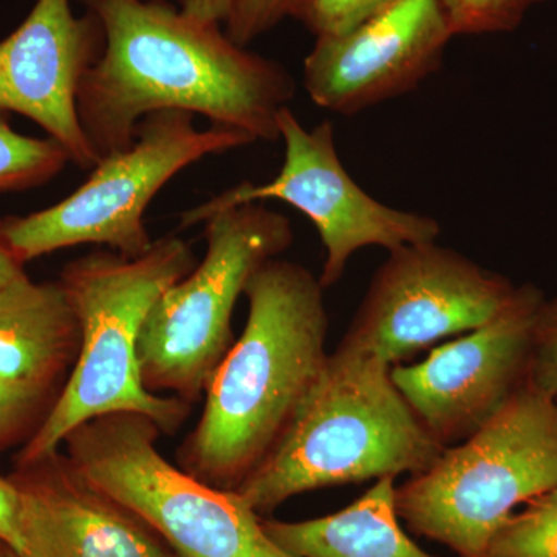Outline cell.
Instances as JSON below:
<instances>
[{
	"label": "cell",
	"mask_w": 557,
	"mask_h": 557,
	"mask_svg": "<svg viewBox=\"0 0 557 557\" xmlns=\"http://www.w3.org/2000/svg\"><path fill=\"white\" fill-rule=\"evenodd\" d=\"M398 0H295L289 16L314 38L338 36L383 13Z\"/></svg>",
	"instance_id": "cell-20"
},
{
	"label": "cell",
	"mask_w": 557,
	"mask_h": 557,
	"mask_svg": "<svg viewBox=\"0 0 557 557\" xmlns=\"http://www.w3.org/2000/svg\"><path fill=\"white\" fill-rule=\"evenodd\" d=\"M58 394L0 379V450L20 442L27 434L32 437L49 413Z\"/></svg>",
	"instance_id": "cell-21"
},
{
	"label": "cell",
	"mask_w": 557,
	"mask_h": 557,
	"mask_svg": "<svg viewBox=\"0 0 557 557\" xmlns=\"http://www.w3.org/2000/svg\"><path fill=\"white\" fill-rule=\"evenodd\" d=\"M528 386L557 398V296L544 299L534 321Z\"/></svg>",
	"instance_id": "cell-22"
},
{
	"label": "cell",
	"mask_w": 557,
	"mask_h": 557,
	"mask_svg": "<svg viewBox=\"0 0 557 557\" xmlns=\"http://www.w3.org/2000/svg\"><path fill=\"white\" fill-rule=\"evenodd\" d=\"M104 30L100 60L78 91L81 127L98 160L129 148L139 121L163 110L203 115L256 141L281 139L277 115L296 81L166 0H81Z\"/></svg>",
	"instance_id": "cell-1"
},
{
	"label": "cell",
	"mask_w": 557,
	"mask_h": 557,
	"mask_svg": "<svg viewBox=\"0 0 557 557\" xmlns=\"http://www.w3.org/2000/svg\"><path fill=\"white\" fill-rule=\"evenodd\" d=\"M102 50L100 21L90 11L75 16L70 0H38L0 40V110L35 121L86 171L100 160L81 127L78 91Z\"/></svg>",
	"instance_id": "cell-13"
},
{
	"label": "cell",
	"mask_w": 557,
	"mask_h": 557,
	"mask_svg": "<svg viewBox=\"0 0 557 557\" xmlns=\"http://www.w3.org/2000/svg\"><path fill=\"white\" fill-rule=\"evenodd\" d=\"M518 287L437 240L403 245L376 269L338 348L394 368L440 339L482 327Z\"/></svg>",
	"instance_id": "cell-10"
},
{
	"label": "cell",
	"mask_w": 557,
	"mask_h": 557,
	"mask_svg": "<svg viewBox=\"0 0 557 557\" xmlns=\"http://www.w3.org/2000/svg\"><path fill=\"white\" fill-rule=\"evenodd\" d=\"M79 346L78 317L60 282L22 274L0 288V379L57 392Z\"/></svg>",
	"instance_id": "cell-15"
},
{
	"label": "cell",
	"mask_w": 557,
	"mask_h": 557,
	"mask_svg": "<svg viewBox=\"0 0 557 557\" xmlns=\"http://www.w3.org/2000/svg\"><path fill=\"white\" fill-rule=\"evenodd\" d=\"M391 370L336 348L285 434L236 493L263 518L309 491L431 468L443 446L410 409Z\"/></svg>",
	"instance_id": "cell-4"
},
{
	"label": "cell",
	"mask_w": 557,
	"mask_h": 557,
	"mask_svg": "<svg viewBox=\"0 0 557 557\" xmlns=\"http://www.w3.org/2000/svg\"><path fill=\"white\" fill-rule=\"evenodd\" d=\"M161 435L152 418L119 412L86 421L62 445L90 483L145 520L177 557H293L236 491L170 463L157 448Z\"/></svg>",
	"instance_id": "cell-6"
},
{
	"label": "cell",
	"mask_w": 557,
	"mask_h": 557,
	"mask_svg": "<svg viewBox=\"0 0 557 557\" xmlns=\"http://www.w3.org/2000/svg\"><path fill=\"white\" fill-rule=\"evenodd\" d=\"M485 557H557V486L500 527Z\"/></svg>",
	"instance_id": "cell-18"
},
{
	"label": "cell",
	"mask_w": 557,
	"mask_h": 557,
	"mask_svg": "<svg viewBox=\"0 0 557 557\" xmlns=\"http://www.w3.org/2000/svg\"><path fill=\"white\" fill-rule=\"evenodd\" d=\"M395 482L376 480L354 504L322 518L262 519L263 530L293 557H438L418 547L403 530Z\"/></svg>",
	"instance_id": "cell-16"
},
{
	"label": "cell",
	"mask_w": 557,
	"mask_h": 557,
	"mask_svg": "<svg viewBox=\"0 0 557 557\" xmlns=\"http://www.w3.org/2000/svg\"><path fill=\"white\" fill-rule=\"evenodd\" d=\"M453 38L440 0H398L354 30L317 38L304 89L319 108L358 115L435 75Z\"/></svg>",
	"instance_id": "cell-12"
},
{
	"label": "cell",
	"mask_w": 557,
	"mask_h": 557,
	"mask_svg": "<svg viewBox=\"0 0 557 557\" xmlns=\"http://www.w3.org/2000/svg\"><path fill=\"white\" fill-rule=\"evenodd\" d=\"M555 486L557 401L525 386L485 426L395 487V509L413 533L458 557H485L515 508Z\"/></svg>",
	"instance_id": "cell-5"
},
{
	"label": "cell",
	"mask_w": 557,
	"mask_h": 557,
	"mask_svg": "<svg viewBox=\"0 0 557 557\" xmlns=\"http://www.w3.org/2000/svg\"><path fill=\"white\" fill-rule=\"evenodd\" d=\"M284 141V164L276 177L263 185L244 182L223 190L199 207L180 214V228L207 222L219 212L267 200L285 201L317 226L325 249L322 287H335L355 252L369 247L392 251L403 245L437 240V219L387 207L351 178L336 148L335 127L322 121L306 129L289 108L277 115Z\"/></svg>",
	"instance_id": "cell-9"
},
{
	"label": "cell",
	"mask_w": 557,
	"mask_h": 557,
	"mask_svg": "<svg viewBox=\"0 0 557 557\" xmlns=\"http://www.w3.org/2000/svg\"><path fill=\"white\" fill-rule=\"evenodd\" d=\"M454 36L515 32L544 0H440Z\"/></svg>",
	"instance_id": "cell-19"
},
{
	"label": "cell",
	"mask_w": 557,
	"mask_h": 557,
	"mask_svg": "<svg viewBox=\"0 0 557 557\" xmlns=\"http://www.w3.org/2000/svg\"><path fill=\"white\" fill-rule=\"evenodd\" d=\"M9 478L20 496L17 557H177L61 450L20 465Z\"/></svg>",
	"instance_id": "cell-14"
},
{
	"label": "cell",
	"mask_w": 557,
	"mask_h": 557,
	"mask_svg": "<svg viewBox=\"0 0 557 557\" xmlns=\"http://www.w3.org/2000/svg\"><path fill=\"white\" fill-rule=\"evenodd\" d=\"M0 557H17V556H16V553H14L13 549H11L9 547V545L2 544V542H0Z\"/></svg>",
	"instance_id": "cell-27"
},
{
	"label": "cell",
	"mask_w": 557,
	"mask_h": 557,
	"mask_svg": "<svg viewBox=\"0 0 557 557\" xmlns=\"http://www.w3.org/2000/svg\"><path fill=\"white\" fill-rule=\"evenodd\" d=\"M295 0H234L225 33L231 40L248 47L289 16Z\"/></svg>",
	"instance_id": "cell-23"
},
{
	"label": "cell",
	"mask_w": 557,
	"mask_h": 557,
	"mask_svg": "<svg viewBox=\"0 0 557 557\" xmlns=\"http://www.w3.org/2000/svg\"><path fill=\"white\" fill-rule=\"evenodd\" d=\"M556 401H557V398H556Z\"/></svg>",
	"instance_id": "cell-28"
},
{
	"label": "cell",
	"mask_w": 557,
	"mask_h": 557,
	"mask_svg": "<svg viewBox=\"0 0 557 557\" xmlns=\"http://www.w3.org/2000/svg\"><path fill=\"white\" fill-rule=\"evenodd\" d=\"M325 288L300 263L270 259L249 277L247 324L205 388L178 468L237 491L285 434L327 364Z\"/></svg>",
	"instance_id": "cell-2"
},
{
	"label": "cell",
	"mask_w": 557,
	"mask_h": 557,
	"mask_svg": "<svg viewBox=\"0 0 557 557\" xmlns=\"http://www.w3.org/2000/svg\"><path fill=\"white\" fill-rule=\"evenodd\" d=\"M0 542L20 549V496L10 478H0Z\"/></svg>",
	"instance_id": "cell-24"
},
{
	"label": "cell",
	"mask_w": 557,
	"mask_h": 557,
	"mask_svg": "<svg viewBox=\"0 0 557 557\" xmlns=\"http://www.w3.org/2000/svg\"><path fill=\"white\" fill-rule=\"evenodd\" d=\"M72 163L57 139L22 135L0 110V194L38 188Z\"/></svg>",
	"instance_id": "cell-17"
},
{
	"label": "cell",
	"mask_w": 557,
	"mask_h": 557,
	"mask_svg": "<svg viewBox=\"0 0 557 557\" xmlns=\"http://www.w3.org/2000/svg\"><path fill=\"white\" fill-rule=\"evenodd\" d=\"M2 222L3 219H0V288L25 274L24 263L14 255L5 234H3Z\"/></svg>",
	"instance_id": "cell-26"
},
{
	"label": "cell",
	"mask_w": 557,
	"mask_h": 557,
	"mask_svg": "<svg viewBox=\"0 0 557 557\" xmlns=\"http://www.w3.org/2000/svg\"><path fill=\"white\" fill-rule=\"evenodd\" d=\"M194 113L163 110L139 121L129 148L98 161L75 193L60 203L2 228L22 263L78 245H104L138 258L152 245L145 214L178 172L208 156L245 148L256 139L230 127L197 129Z\"/></svg>",
	"instance_id": "cell-8"
},
{
	"label": "cell",
	"mask_w": 557,
	"mask_h": 557,
	"mask_svg": "<svg viewBox=\"0 0 557 557\" xmlns=\"http://www.w3.org/2000/svg\"><path fill=\"white\" fill-rule=\"evenodd\" d=\"M196 265L188 242L168 234L138 258L97 249L62 269L58 282L79 321L78 357L16 467L60 450L73 429L109 413H141L164 435L182 428L193 405L143 386L137 344L153 304Z\"/></svg>",
	"instance_id": "cell-3"
},
{
	"label": "cell",
	"mask_w": 557,
	"mask_h": 557,
	"mask_svg": "<svg viewBox=\"0 0 557 557\" xmlns=\"http://www.w3.org/2000/svg\"><path fill=\"white\" fill-rule=\"evenodd\" d=\"M203 236V259L153 304L137 344L143 386L189 405L233 346V314L249 277L295 239L287 215L263 203L212 215Z\"/></svg>",
	"instance_id": "cell-7"
},
{
	"label": "cell",
	"mask_w": 557,
	"mask_h": 557,
	"mask_svg": "<svg viewBox=\"0 0 557 557\" xmlns=\"http://www.w3.org/2000/svg\"><path fill=\"white\" fill-rule=\"evenodd\" d=\"M234 0H178L180 11L203 24H225Z\"/></svg>",
	"instance_id": "cell-25"
},
{
	"label": "cell",
	"mask_w": 557,
	"mask_h": 557,
	"mask_svg": "<svg viewBox=\"0 0 557 557\" xmlns=\"http://www.w3.org/2000/svg\"><path fill=\"white\" fill-rule=\"evenodd\" d=\"M544 299L536 285H519L507 309L482 327L432 348L423 361L392 368L395 386L443 448L471 437L528 386Z\"/></svg>",
	"instance_id": "cell-11"
}]
</instances>
